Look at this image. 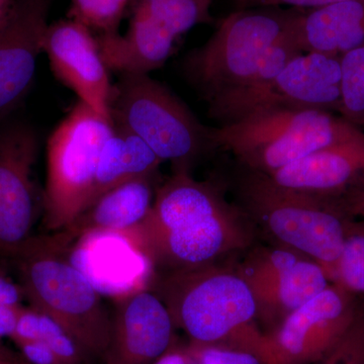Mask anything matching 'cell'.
I'll return each instance as SVG.
<instances>
[{"instance_id": "1", "label": "cell", "mask_w": 364, "mask_h": 364, "mask_svg": "<svg viewBox=\"0 0 364 364\" xmlns=\"http://www.w3.org/2000/svg\"><path fill=\"white\" fill-rule=\"evenodd\" d=\"M252 222L241 208L228 203L212 181H196L188 169L157 186L147 217L122 232L149 260L154 272L195 269L219 263L252 244Z\"/></svg>"}, {"instance_id": "2", "label": "cell", "mask_w": 364, "mask_h": 364, "mask_svg": "<svg viewBox=\"0 0 364 364\" xmlns=\"http://www.w3.org/2000/svg\"><path fill=\"white\" fill-rule=\"evenodd\" d=\"M58 235L33 236L9 256L30 306L54 318L91 358L104 356L111 315L97 287L69 257Z\"/></svg>"}, {"instance_id": "3", "label": "cell", "mask_w": 364, "mask_h": 364, "mask_svg": "<svg viewBox=\"0 0 364 364\" xmlns=\"http://www.w3.org/2000/svg\"><path fill=\"white\" fill-rule=\"evenodd\" d=\"M148 289L164 303L189 343L245 347L261 332L255 298L237 267L219 262L154 272Z\"/></svg>"}, {"instance_id": "4", "label": "cell", "mask_w": 364, "mask_h": 364, "mask_svg": "<svg viewBox=\"0 0 364 364\" xmlns=\"http://www.w3.org/2000/svg\"><path fill=\"white\" fill-rule=\"evenodd\" d=\"M363 133L335 112L314 109H265L210 128L214 148L267 176Z\"/></svg>"}, {"instance_id": "5", "label": "cell", "mask_w": 364, "mask_h": 364, "mask_svg": "<svg viewBox=\"0 0 364 364\" xmlns=\"http://www.w3.org/2000/svg\"><path fill=\"white\" fill-rule=\"evenodd\" d=\"M238 193L242 210L275 245L315 260L334 282L347 225L353 218L339 203L282 188L253 171L241 179Z\"/></svg>"}, {"instance_id": "6", "label": "cell", "mask_w": 364, "mask_h": 364, "mask_svg": "<svg viewBox=\"0 0 364 364\" xmlns=\"http://www.w3.org/2000/svg\"><path fill=\"white\" fill-rule=\"evenodd\" d=\"M111 117L114 127L142 139L173 170H189L196 158L214 148L210 128L149 74H121L112 85Z\"/></svg>"}, {"instance_id": "7", "label": "cell", "mask_w": 364, "mask_h": 364, "mask_svg": "<svg viewBox=\"0 0 364 364\" xmlns=\"http://www.w3.org/2000/svg\"><path fill=\"white\" fill-rule=\"evenodd\" d=\"M294 11L239 9L184 61V72L205 100L252 85L268 50L293 25Z\"/></svg>"}, {"instance_id": "8", "label": "cell", "mask_w": 364, "mask_h": 364, "mask_svg": "<svg viewBox=\"0 0 364 364\" xmlns=\"http://www.w3.org/2000/svg\"><path fill=\"white\" fill-rule=\"evenodd\" d=\"M111 119L79 102L47 144V177L43 191L46 229H66L90 203L98 158L114 131Z\"/></svg>"}, {"instance_id": "9", "label": "cell", "mask_w": 364, "mask_h": 364, "mask_svg": "<svg viewBox=\"0 0 364 364\" xmlns=\"http://www.w3.org/2000/svg\"><path fill=\"white\" fill-rule=\"evenodd\" d=\"M341 102L340 57L303 53L275 77L235 88L208 100L219 126L272 109H314L338 114Z\"/></svg>"}, {"instance_id": "10", "label": "cell", "mask_w": 364, "mask_h": 364, "mask_svg": "<svg viewBox=\"0 0 364 364\" xmlns=\"http://www.w3.org/2000/svg\"><path fill=\"white\" fill-rule=\"evenodd\" d=\"M355 294L336 284L261 332L252 350L265 364H314L344 336L358 315Z\"/></svg>"}, {"instance_id": "11", "label": "cell", "mask_w": 364, "mask_h": 364, "mask_svg": "<svg viewBox=\"0 0 364 364\" xmlns=\"http://www.w3.org/2000/svg\"><path fill=\"white\" fill-rule=\"evenodd\" d=\"M257 305V321L267 332L329 286L323 267L293 249L257 247L239 265Z\"/></svg>"}, {"instance_id": "12", "label": "cell", "mask_w": 364, "mask_h": 364, "mask_svg": "<svg viewBox=\"0 0 364 364\" xmlns=\"http://www.w3.org/2000/svg\"><path fill=\"white\" fill-rule=\"evenodd\" d=\"M39 136L23 123L0 124V256L13 255L32 232L43 193L33 177Z\"/></svg>"}, {"instance_id": "13", "label": "cell", "mask_w": 364, "mask_h": 364, "mask_svg": "<svg viewBox=\"0 0 364 364\" xmlns=\"http://www.w3.org/2000/svg\"><path fill=\"white\" fill-rule=\"evenodd\" d=\"M43 52L55 75L76 93L79 102L112 121V85L95 32L71 18L49 23Z\"/></svg>"}, {"instance_id": "14", "label": "cell", "mask_w": 364, "mask_h": 364, "mask_svg": "<svg viewBox=\"0 0 364 364\" xmlns=\"http://www.w3.org/2000/svg\"><path fill=\"white\" fill-rule=\"evenodd\" d=\"M176 325L149 289L117 299L105 364H154L176 343Z\"/></svg>"}, {"instance_id": "15", "label": "cell", "mask_w": 364, "mask_h": 364, "mask_svg": "<svg viewBox=\"0 0 364 364\" xmlns=\"http://www.w3.org/2000/svg\"><path fill=\"white\" fill-rule=\"evenodd\" d=\"M53 0H16L0 28V121L30 90Z\"/></svg>"}, {"instance_id": "16", "label": "cell", "mask_w": 364, "mask_h": 364, "mask_svg": "<svg viewBox=\"0 0 364 364\" xmlns=\"http://www.w3.org/2000/svg\"><path fill=\"white\" fill-rule=\"evenodd\" d=\"M267 176L282 188L342 202L364 191V133Z\"/></svg>"}, {"instance_id": "17", "label": "cell", "mask_w": 364, "mask_h": 364, "mask_svg": "<svg viewBox=\"0 0 364 364\" xmlns=\"http://www.w3.org/2000/svg\"><path fill=\"white\" fill-rule=\"evenodd\" d=\"M181 35L164 21L131 11L128 31L97 36L100 54L109 70L119 74H149L171 56Z\"/></svg>"}, {"instance_id": "18", "label": "cell", "mask_w": 364, "mask_h": 364, "mask_svg": "<svg viewBox=\"0 0 364 364\" xmlns=\"http://www.w3.org/2000/svg\"><path fill=\"white\" fill-rule=\"evenodd\" d=\"M157 176L134 179L109 189L83 210L66 229L56 232L71 245L91 232H127L142 223L152 208Z\"/></svg>"}, {"instance_id": "19", "label": "cell", "mask_w": 364, "mask_h": 364, "mask_svg": "<svg viewBox=\"0 0 364 364\" xmlns=\"http://www.w3.org/2000/svg\"><path fill=\"white\" fill-rule=\"evenodd\" d=\"M294 14V33L304 53L341 57L364 46V0H345Z\"/></svg>"}, {"instance_id": "20", "label": "cell", "mask_w": 364, "mask_h": 364, "mask_svg": "<svg viewBox=\"0 0 364 364\" xmlns=\"http://www.w3.org/2000/svg\"><path fill=\"white\" fill-rule=\"evenodd\" d=\"M162 163L142 139L131 132L114 127L98 158L95 183L87 207L98 196L117 186L134 179L157 176Z\"/></svg>"}, {"instance_id": "21", "label": "cell", "mask_w": 364, "mask_h": 364, "mask_svg": "<svg viewBox=\"0 0 364 364\" xmlns=\"http://www.w3.org/2000/svg\"><path fill=\"white\" fill-rule=\"evenodd\" d=\"M9 339L13 342L40 340L66 364H90L92 360L65 328L32 306H23L21 309L16 328Z\"/></svg>"}, {"instance_id": "22", "label": "cell", "mask_w": 364, "mask_h": 364, "mask_svg": "<svg viewBox=\"0 0 364 364\" xmlns=\"http://www.w3.org/2000/svg\"><path fill=\"white\" fill-rule=\"evenodd\" d=\"M341 102L338 114L364 128V46L340 57Z\"/></svg>"}, {"instance_id": "23", "label": "cell", "mask_w": 364, "mask_h": 364, "mask_svg": "<svg viewBox=\"0 0 364 364\" xmlns=\"http://www.w3.org/2000/svg\"><path fill=\"white\" fill-rule=\"evenodd\" d=\"M332 284L351 294H364V222L351 218Z\"/></svg>"}, {"instance_id": "24", "label": "cell", "mask_w": 364, "mask_h": 364, "mask_svg": "<svg viewBox=\"0 0 364 364\" xmlns=\"http://www.w3.org/2000/svg\"><path fill=\"white\" fill-rule=\"evenodd\" d=\"M133 0H70L69 18L100 33L119 32V26Z\"/></svg>"}, {"instance_id": "25", "label": "cell", "mask_w": 364, "mask_h": 364, "mask_svg": "<svg viewBox=\"0 0 364 364\" xmlns=\"http://www.w3.org/2000/svg\"><path fill=\"white\" fill-rule=\"evenodd\" d=\"M198 364H265L258 354L231 344H186Z\"/></svg>"}, {"instance_id": "26", "label": "cell", "mask_w": 364, "mask_h": 364, "mask_svg": "<svg viewBox=\"0 0 364 364\" xmlns=\"http://www.w3.org/2000/svg\"><path fill=\"white\" fill-rule=\"evenodd\" d=\"M314 364H364V314L358 313L344 336Z\"/></svg>"}, {"instance_id": "27", "label": "cell", "mask_w": 364, "mask_h": 364, "mask_svg": "<svg viewBox=\"0 0 364 364\" xmlns=\"http://www.w3.org/2000/svg\"><path fill=\"white\" fill-rule=\"evenodd\" d=\"M14 344L20 351L18 354L28 364H66L40 340H18Z\"/></svg>"}, {"instance_id": "28", "label": "cell", "mask_w": 364, "mask_h": 364, "mask_svg": "<svg viewBox=\"0 0 364 364\" xmlns=\"http://www.w3.org/2000/svg\"><path fill=\"white\" fill-rule=\"evenodd\" d=\"M345 0H236L239 9L291 6L299 9H315Z\"/></svg>"}, {"instance_id": "29", "label": "cell", "mask_w": 364, "mask_h": 364, "mask_svg": "<svg viewBox=\"0 0 364 364\" xmlns=\"http://www.w3.org/2000/svg\"><path fill=\"white\" fill-rule=\"evenodd\" d=\"M25 299V294L18 282H14L0 268V305L6 308L21 309Z\"/></svg>"}, {"instance_id": "30", "label": "cell", "mask_w": 364, "mask_h": 364, "mask_svg": "<svg viewBox=\"0 0 364 364\" xmlns=\"http://www.w3.org/2000/svg\"><path fill=\"white\" fill-rule=\"evenodd\" d=\"M154 364H198V363L189 354L186 345H181L176 342Z\"/></svg>"}, {"instance_id": "31", "label": "cell", "mask_w": 364, "mask_h": 364, "mask_svg": "<svg viewBox=\"0 0 364 364\" xmlns=\"http://www.w3.org/2000/svg\"><path fill=\"white\" fill-rule=\"evenodd\" d=\"M21 309L6 308L0 305V345L2 340L9 338L13 334Z\"/></svg>"}, {"instance_id": "32", "label": "cell", "mask_w": 364, "mask_h": 364, "mask_svg": "<svg viewBox=\"0 0 364 364\" xmlns=\"http://www.w3.org/2000/svg\"><path fill=\"white\" fill-rule=\"evenodd\" d=\"M340 205L346 210L347 214L353 218H360L361 221L364 222V191L345 198L340 202Z\"/></svg>"}, {"instance_id": "33", "label": "cell", "mask_w": 364, "mask_h": 364, "mask_svg": "<svg viewBox=\"0 0 364 364\" xmlns=\"http://www.w3.org/2000/svg\"><path fill=\"white\" fill-rule=\"evenodd\" d=\"M0 364H28L25 359L21 358L20 354L13 353V352L6 350V348L0 345Z\"/></svg>"}, {"instance_id": "34", "label": "cell", "mask_w": 364, "mask_h": 364, "mask_svg": "<svg viewBox=\"0 0 364 364\" xmlns=\"http://www.w3.org/2000/svg\"><path fill=\"white\" fill-rule=\"evenodd\" d=\"M16 0H0V28L4 25L13 11Z\"/></svg>"}]
</instances>
